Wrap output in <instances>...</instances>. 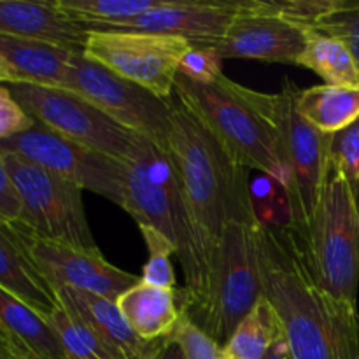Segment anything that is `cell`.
Listing matches in <instances>:
<instances>
[{"mask_svg":"<svg viewBox=\"0 0 359 359\" xmlns=\"http://www.w3.org/2000/svg\"><path fill=\"white\" fill-rule=\"evenodd\" d=\"M0 53L13 67L20 84L65 88L72 49L41 41L0 35Z\"/></svg>","mask_w":359,"mask_h":359,"instance_id":"20","label":"cell"},{"mask_svg":"<svg viewBox=\"0 0 359 359\" xmlns=\"http://www.w3.org/2000/svg\"><path fill=\"white\" fill-rule=\"evenodd\" d=\"M223 58L216 48L191 46L179 63V74L198 84L219 83L223 74Z\"/></svg>","mask_w":359,"mask_h":359,"instance_id":"31","label":"cell"},{"mask_svg":"<svg viewBox=\"0 0 359 359\" xmlns=\"http://www.w3.org/2000/svg\"><path fill=\"white\" fill-rule=\"evenodd\" d=\"M0 332L20 349L42 359H67L48 319L0 287Z\"/></svg>","mask_w":359,"mask_h":359,"instance_id":"21","label":"cell"},{"mask_svg":"<svg viewBox=\"0 0 359 359\" xmlns=\"http://www.w3.org/2000/svg\"><path fill=\"white\" fill-rule=\"evenodd\" d=\"M263 294L276 309L293 359H359V312L312 276L287 224H259Z\"/></svg>","mask_w":359,"mask_h":359,"instance_id":"1","label":"cell"},{"mask_svg":"<svg viewBox=\"0 0 359 359\" xmlns=\"http://www.w3.org/2000/svg\"><path fill=\"white\" fill-rule=\"evenodd\" d=\"M130 328L146 342L168 339L182 316L179 290L151 286L140 279L116 300Z\"/></svg>","mask_w":359,"mask_h":359,"instance_id":"19","label":"cell"},{"mask_svg":"<svg viewBox=\"0 0 359 359\" xmlns=\"http://www.w3.org/2000/svg\"><path fill=\"white\" fill-rule=\"evenodd\" d=\"M332 168L340 172L359 193V121L332 139Z\"/></svg>","mask_w":359,"mask_h":359,"instance_id":"30","label":"cell"},{"mask_svg":"<svg viewBox=\"0 0 359 359\" xmlns=\"http://www.w3.org/2000/svg\"><path fill=\"white\" fill-rule=\"evenodd\" d=\"M163 149L177 170L196 228L214 248L228 224H259L248 168L177 98L172 100Z\"/></svg>","mask_w":359,"mask_h":359,"instance_id":"2","label":"cell"},{"mask_svg":"<svg viewBox=\"0 0 359 359\" xmlns=\"http://www.w3.org/2000/svg\"><path fill=\"white\" fill-rule=\"evenodd\" d=\"M259 224L231 223L224 228L214 249L205 290L181 307L182 314L223 347L263 297L256 237Z\"/></svg>","mask_w":359,"mask_h":359,"instance_id":"5","label":"cell"},{"mask_svg":"<svg viewBox=\"0 0 359 359\" xmlns=\"http://www.w3.org/2000/svg\"><path fill=\"white\" fill-rule=\"evenodd\" d=\"M238 2H188L163 0L146 14L105 25H81L86 32H140L168 35L191 46L217 48L237 14Z\"/></svg>","mask_w":359,"mask_h":359,"instance_id":"15","label":"cell"},{"mask_svg":"<svg viewBox=\"0 0 359 359\" xmlns=\"http://www.w3.org/2000/svg\"><path fill=\"white\" fill-rule=\"evenodd\" d=\"M283 325L276 309L263 294L224 346V353L241 359H263L270 347L283 339Z\"/></svg>","mask_w":359,"mask_h":359,"instance_id":"24","label":"cell"},{"mask_svg":"<svg viewBox=\"0 0 359 359\" xmlns=\"http://www.w3.org/2000/svg\"><path fill=\"white\" fill-rule=\"evenodd\" d=\"M356 200H358V210H359V193H356Z\"/></svg>","mask_w":359,"mask_h":359,"instance_id":"42","label":"cell"},{"mask_svg":"<svg viewBox=\"0 0 359 359\" xmlns=\"http://www.w3.org/2000/svg\"><path fill=\"white\" fill-rule=\"evenodd\" d=\"M0 153L13 154L74 182L81 189L123 207V163L70 140L35 121L30 130L0 140Z\"/></svg>","mask_w":359,"mask_h":359,"instance_id":"10","label":"cell"},{"mask_svg":"<svg viewBox=\"0 0 359 359\" xmlns=\"http://www.w3.org/2000/svg\"><path fill=\"white\" fill-rule=\"evenodd\" d=\"M231 88L269 125L287 174L284 188L290 223L302 235L311 223L319 196L332 172L333 135L319 132L298 111L300 88L284 79L279 93H262L231 81Z\"/></svg>","mask_w":359,"mask_h":359,"instance_id":"4","label":"cell"},{"mask_svg":"<svg viewBox=\"0 0 359 359\" xmlns=\"http://www.w3.org/2000/svg\"><path fill=\"white\" fill-rule=\"evenodd\" d=\"M0 84H20V77L16 76L13 67L9 65V62L6 60V56L0 53Z\"/></svg>","mask_w":359,"mask_h":359,"instance_id":"35","label":"cell"},{"mask_svg":"<svg viewBox=\"0 0 359 359\" xmlns=\"http://www.w3.org/2000/svg\"><path fill=\"white\" fill-rule=\"evenodd\" d=\"M333 0H287V2H272L273 11L290 23L314 32L319 20L332 7Z\"/></svg>","mask_w":359,"mask_h":359,"instance_id":"32","label":"cell"},{"mask_svg":"<svg viewBox=\"0 0 359 359\" xmlns=\"http://www.w3.org/2000/svg\"><path fill=\"white\" fill-rule=\"evenodd\" d=\"M121 163L123 209L139 226L156 228L174 244L186 280V286L179 290L182 307L205 290L216 248L196 228L177 170L163 147L135 133Z\"/></svg>","mask_w":359,"mask_h":359,"instance_id":"3","label":"cell"},{"mask_svg":"<svg viewBox=\"0 0 359 359\" xmlns=\"http://www.w3.org/2000/svg\"><path fill=\"white\" fill-rule=\"evenodd\" d=\"M156 359H186V358H184V353H182V349L179 347V344H175L174 340L167 339V342L163 344V347H161L160 354H158Z\"/></svg>","mask_w":359,"mask_h":359,"instance_id":"37","label":"cell"},{"mask_svg":"<svg viewBox=\"0 0 359 359\" xmlns=\"http://www.w3.org/2000/svg\"><path fill=\"white\" fill-rule=\"evenodd\" d=\"M188 41L140 32H88L83 53L118 76L170 100Z\"/></svg>","mask_w":359,"mask_h":359,"instance_id":"11","label":"cell"},{"mask_svg":"<svg viewBox=\"0 0 359 359\" xmlns=\"http://www.w3.org/2000/svg\"><path fill=\"white\" fill-rule=\"evenodd\" d=\"M175 98L189 109L224 149L245 168H256L277 184H287V174L276 140L262 116L231 88L223 76L216 84H198L177 74Z\"/></svg>","mask_w":359,"mask_h":359,"instance_id":"7","label":"cell"},{"mask_svg":"<svg viewBox=\"0 0 359 359\" xmlns=\"http://www.w3.org/2000/svg\"><path fill=\"white\" fill-rule=\"evenodd\" d=\"M0 154L20 195L23 226L48 241L100 251L88 224L79 186L13 154Z\"/></svg>","mask_w":359,"mask_h":359,"instance_id":"8","label":"cell"},{"mask_svg":"<svg viewBox=\"0 0 359 359\" xmlns=\"http://www.w3.org/2000/svg\"><path fill=\"white\" fill-rule=\"evenodd\" d=\"M0 35L83 51L88 32L51 2L0 0Z\"/></svg>","mask_w":359,"mask_h":359,"instance_id":"17","label":"cell"},{"mask_svg":"<svg viewBox=\"0 0 359 359\" xmlns=\"http://www.w3.org/2000/svg\"><path fill=\"white\" fill-rule=\"evenodd\" d=\"M168 339L179 344L186 359H224V347L210 339L186 314L181 316L174 333Z\"/></svg>","mask_w":359,"mask_h":359,"instance_id":"29","label":"cell"},{"mask_svg":"<svg viewBox=\"0 0 359 359\" xmlns=\"http://www.w3.org/2000/svg\"><path fill=\"white\" fill-rule=\"evenodd\" d=\"M46 319L55 330L67 359H125L97 333L70 318L60 305Z\"/></svg>","mask_w":359,"mask_h":359,"instance_id":"26","label":"cell"},{"mask_svg":"<svg viewBox=\"0 0 359 359\" xmlns=\"http://www.w3.org/2000/svg\"><path fill=\"white\" fill-rule=\"evenodd\" d=\"M16 359H42V358L35 356V354L28 353V351H23V349H18V351H16Z\"/></svg>","mask_w":359,"mask_h":359,"instance_id":"40","label":"cell"},{"mask_svg":"<svg viewBox=\"0 0 359 359\" xmlns=\"http://www.w3.org/2000/svg\"><path fill=\"white\" fill-rule=\"evenodd\" d=\"M263 359H293L286 339L283 337V339L277 340V342L270 347V351L265 354V358Z\"/></svg>","mask_w":359,"mask_h":359,"instance_id":"36","label":"cell"},{"mask_svg":"<svg viewBox=\"0 0 359 359\" xmlns=\"http://www.w3.org/2000/svg\"><path fill=\"white\" fill-rule=\"evenodd\" d=\"M13 230L51 290L70 286L118 300L125 291L140 283L137 276L109 263L100 251L48 241L21 223H13Z\"/></svg>","mask_w":359,"mask_h":359,"instance_id":"13","label":"cell"},{"mask_svg":"<svg viewBox=\"0 0 359 359\" xmlns=\"http://www.w3.org/2000/svg\"><path fill=\"white\" fill-rule=\"evenodd\" d=\"M14 98L37 123L97 153L123 161L135 132L98 111L79 95L62 88L11 84Z\"/></svg>","mask_w":359,"mask_h":359,"instance_id":"12","label":"cell"},{"mask_svg":"<svg viewBox=\"0 0 359 359\" xmlns=\"http://www.w3.org/2000/svg\"><path fill=\"white\" fill-rule=\"evenodd\" d=\"M305 42L307 30L280 18L272 2L248 0L238 2L237 14L216 49L221 58L297 65Z\"/></svg>","mask_w":359,"mask_h":359,"instance_id":"14","label":"cell"},{"mask_svg":"<svg viewBox=\"0 0 359 359\" xmlns=\"http://www.w3.org/2000/svg\"><path fill=\"white\" fill-rule=\"evenodd\" d=\"M53 291L58 305L70 318L97 333L125 359H140L158 342L140 339L123 318L116 300L70 286H60Z\"/></svg>","mask_w":359,"mask_h":359,"instance_id":"16","label":"cell"},{"mask_svg":"<svg viewBox=\"0 0 359 359\" xmlns=\"http://www.w3.org/2000/svg\"><path fill=\"white\" fill-rule=\"evenodd\" d=\"M298 238L314 279L358 307L359 210L356 193L340 172L332 168L314 216Z\"/></svg>","mask_w":359,"mask_h":359,"instance_id":"6","label":"cell"},{"mask_svg":"<svg viewBox=\"0 0 359 359\" xmlns=\"http://www.w3.org/2000/svg\"><path fill=\"white\" fill-rule=\"evenodd\" d=\"M165 342H167V339L158 340V342L154 344V346H153V349H151L149 353H147V354H144V356L140 358V359H156V358H158V354H160L161 347H163V344H165Z\"/></svg>","mask_w":359,"mask_h":359,"instance_id":"39","label":"cell"},{"mask_svg":"<svg viewBox=\"0 0 359 359\" xmlns=\"http://www.w3.org/2000/svg\"><path fill=\"white\" fill-rule=\"evenodd\" d=\"M21 216H23V207H21L20 195L0 154V221L21 223Z\"/></svg>","mask_w":359,"mask_h":359,"instance_id":"34","label":"cell"},{"mask_svg":"<svg viewBox=\"0 0 359 359\" xmlns=\"http://www.w3.org/2000/svg\"><path fill=\"white\" fill-rule=\"evenodd\" d=\"M139 231L149 252L140 279L151 286L175 290L177 280H175L174 265H172V255H175L174 244L156 228L139 226Z\"/></svg>","mask_w":359,"mask_h":359,"instance_id":"27","label":"cell"},{"mask_svg":"<svg viewBox=\"0 0 359 359\" xmlns=\"http://www.w3.org/2000/svg\"><path fill=\"white\" fill-rule=\"evenodd\" d=\"M297 65L318 74L330 86L359 84V67L349 48L321 32H307V42Z\"/></svg>","mask_w":359,"mask_h":359,"instance_id":"23","label":"cell"},{"mask_svg":"<svg viewBox=\"0 0 359 359\" xmlns=\"http://www.w3.org/2000/svg\"><path fill=\"white\" fill-rule=\"evenodd\" d=\"M163 0H55L56 7L79 25L119 23L146 14Z\"/></svg>","mask_w":359,"mask_h":359,"instance_id":"25","label":"cell"},{"mask_svg":"<svg viewBox=\"0 0 359 359\" xmlns=\"http://www.w3.org/2000/svg\"><path fill=\"white\" fill-rule=\"evenodd\" d=\"M20 349L14 346L2 332H0V359H16V351Z\"/></svg>","mask_w":359,"mask_h":359,"instance_id":"38","label":"cell"},{"mask_svg":"<svg viewBox=\"0 0 359 359\" xmlns=\"http://www.w3.org/2000/svg\"><path fill=\"white\" fill-rule=\"evenodd\" d=\"M224 359H241V358H235V356H230V354L224 353Z\"/></svg>","mask_w":359,"mask_h":359,"instance_id":"41","label":"cell"},{"mask_svg":"<svg viewBox=\"0 0 359 359\" xmlns=\"http://www.w3.org/2000/svg\"><path fill=\"white\" fill-rule=\"evenodd\" d=\"M35 125V119L21 107L9 86L0 84V140L23 133Z\"/></svg>","mask_w":359,"mask_h":359,"instance_id":"33","label":"cell"},{"mask_svg":"<svg viewBox=\"0 0 359 359\" xmlns=\"http://www.w3.org/2000/svg\"><path fill=\"white\" fill-rule=\"evenodd\" d=\"M314 32H321L342 41L359 67V2L333 0L332 7L319 20Z\"/></svg>","mask_w":359,"mask_h":359,"instance_id":"28","label":"cell"},{"mask_svg":"<svg viewBox=\"0 0 359 359\" xmlns=\"http://www.w3.org/2000/svg\"><path fill=\"white\" fill-rule=\"evenodd\" d=\"M0 287L9 291L44 318L58 307L55 291L14 235L13 223L0 221Z\"/></svg>","mask_w":359,"mask_h":359,"instance_id":"18","label":"cell"},{"mask_svg":"<svg viewBox=\"0 0 359 359\" xmlns=\"http://www.w3.org/2000/svg\"><path fill=\"white\" fill-rule=\"evenodd\" d=\"M298 111L319 132L335 135L359 121V84H319L300 90Z\"/></svg>","mask_w":359,"mask_h":359,"instance_id":"22","label":"cell"},{"mask_svg":"<svg viewBox=\"0 0 359 359\" xmlns=\"http://www.w3.org/2000/svg\"><path fill=\"white\" fill-rule=\"evenodd\" d=\"M63 90L79 95L121 126L165 147L174 98L165 100L156 97L146 88L90 60L83 51L70 55Z\"/></svg>","mask_w":359,"mask_h":359,"instance_id":"9","label":"cell"}]
</instances>
